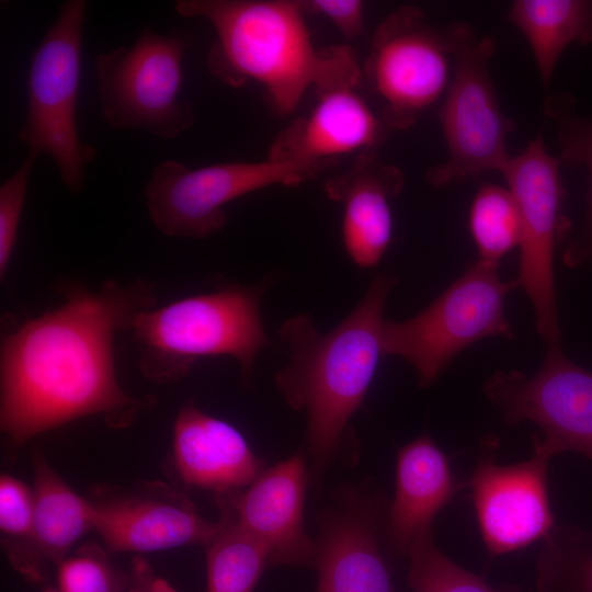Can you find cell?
Listing matches in <instances>:
<instances>
[{
    "instance_id": "603a6c76",
    "label": "cell",
    "mask_w": 592,
    "mask_h": 592,
    "mask_svg": "<svg viewBox=\"0 0 592 592\" xmlns=\"http://www.w3.org/2000/svg\"><path fill=\"white\" fill-rule=\"evenodd\" d=\"M218 528L206 545V592H253L270 566L264 547L218 508Z\"/></svg>"
},
{
    "instance_id": "3957f363",
    "label": "cell",
    "mask_w": 592,
    "mask_h": 592,
    "mask_svg": "<svg viewBox=\"0 0 592 592\" xmlns=\"http://www.w3.org/2000/svg\"><path fill=\"white\" fill-rule=\"evenodd\" d=\"M175 9L213 25L208 71L234 88L260 84L277 115L292 113L309 89L318 93L360 81L350 46L315 47L299 1L179 0Z\"/></svg>"
},
{
    "instance_id": "7402d4cb",
    "label": "cell",
    "mask_w": 592,
    "mask_h": 592,
    "mask_svg": "<svg viewBox=\"0 0 592 592\" xmlns=\"http://www.w3.org/2000/svg\"><path fill=\"white\" fill-rule=\"evenodd\" d=\"M508 18L526 37L546 90L565 48L592 43V1L517 0Z\"/></svg>"
},
{
    "instance_id": "5b68a950",
    "label": "cell",
    "mask_w": 592,
    "mask_h": 592,
    "mask_svg": "<svg viewBox=\"0 0 592 592\" xmlns=\"http://www.w3.org/2000/svg\"><path fill=\"white\" fill-rule=\"evenodd\" d=\"M86 0H68L34 50L27 77L26 119L21 141L37 157L49 156L71 193H79L86 167L96 155L80 140L77 104Z\"/></svg>"
},
{
    "instance_id": "2e32d148",
    "label": "cell",
    "mask_w": 592,
    "mask_h": 592,
    "mask_svg": "<svg viewBox=\"0 0 592 592\" xmlns=\"http://www.w3.org/2000/svg\"><path fill=\"white\" fill-rule=\"evenodd\" d=\"M90 501L93 530L112 553L206 546L218 528V521L203 517L185 494L161 482Z\"/></svg>"
},
{
    "instance_id": "277c9868",
    "label": "cell",
    "mask_w": 592,
    "mask_h": 592,
    "mask_svg": "<svg viewBox=\"0 0 592 592\" xmlns=\"http://www.w3.org/2000/svg\"><path fill=\"white\" fill-rule=\"evenodd\" d=\"M267 285H224L138 314L130 331L140 345L143 375L172 384L187 376L197 360L226 355L238 361L242 382L250 385L254 361L270 345L261 317Z\"/></svg>"
},
{
    "instance_id": "1f68e13d",
    "label": "cell",
    "mask_w": 592,
    "mask_h": 592,
    "mask_svg": "<svg viewBox=\"0 0 592 592\" xmlns=\"http://www.w3.org/2000/svg\"><path fill=\"white\" fill-rule=\"evenodd\" d=\"M132 581L126 592H177L163 578L156 574L146 559L136 556L132 563Z\"/></svg>"
},
{
    "instance_id": "7c38bea8",
    "label": "cell",
    "mask_w": 592,
    "mask_h": 592,
    "mask_svg": "<svg viewBox=\"0 0 592 592\" xmlns=\"http://www.w3.org/2000/svg\"><path fill=\"white\" fill-rule=\"evenodd\" d=\"M449 56L443 31L431 27L415 7L398 8L378 25L365 76L386 128L412 127L441 96L448 83Z\"/></svg>"
},
{
    "instance_id": "d6a6232c",
    "label": "cell",
    "mask_w": 592,
    "mask_h": 592,
    "mask_svg": "<svg viewBox=\"0 0 592 592\" xmlns=\"http://www.w3.org/2000/svg\"><path fill=\"white\" fill-rule=\"evenodd\" d=\"M44 592H61L59 589L58 590H54V589H47L45 590Z\"/></svg>"
},
{
    "instance_id": "ac0fdd59",
    "label": "cell",
    "mask_w": 592,
    "mask_h": 592,
    "mask_svg": "<svg viewBox=\"0 0 592 592\" xmlns=\"http://www.w3.org/2000/svg\"><path fill=\"white\" fill-rule=\"evenodd\" d=\"M173 460L185 483L215 496L247 488L265 469L234 425L204 412L192 400L174 422Z\"/></svg>"
},
{
    "instance_id": "f1b7e54d",
    "label": "cell",
    "mask_w": 592,
    "mask_h": 592,
    "mask_svg": "<svg viewBox=\"0 0 592 592\" xmlns=\"http://www.w3.org/2000/svg\"><path fill=\"white\" fill-rule=\"evenodd\" d=\"M37 156L29 152L18 170L0 186V278L5 277L16 242L29 178Z\"/></svg>"
},
{
    "instance_id": "83f0119b",
    "label": "cell",
    "mask_w": 592,
    "mask_h": 592,
    "mask_svg": "<svg viewBox=\"0 0 592 592\" xmlns=\"http://www.w3.org/2000/svg\"><path fill=\"white\" fill-rule=\"evenodd\" d=\"M61 592H126L132 572L117 568L96 544L82 545L57 565Z\"/></svg>"
},
{
    "instance_id": "7a4b0ae2",
    "label": "cell",
    "mask_w": 592,
    "mask_h": 592,
    "mask_svg": "<svg viewBox=\"0 0 592 592\" xmlns=\"http://www.w3.org/2000/svg\"><path fill=\"white\" fill-rule=\"evenodd\" d=\"M396 283L397 277L377 275L354 309L328 332H320L307 314L289 317L280 328L289 362L275 382L287 405L306 414L309 477L316 491L334 460L356 452L350 420L384 355V309Z\"/></svg>"
},
{
    "instance_id": "4fadbf2b",
    "label": "cell",
    "mask_w": 592,
    "mask_h": 592,
    "mask_svg": "<svg viewBox=\"0 0 592 592\" xmlns=\"http://www.w3.org/2000/svg\"><path fill=\"white\" fill-rule=\"evenodd\" d=\"M387 501L373 487L345 485L319 515L317 592H397L382 550Z\"/></svg>"
},
{
    "instance_id": "44dd1931",
    "label": "cell",
    "mask_w": 592,
    "mask_h": 592,
    "mask_svg": "<svg viewBox=\"0 0 592 592\" xmlns=\"http://www.w3.org/2000/svg\"><path fill=\"white\" fill-rule=\"evenodd\" d=\"M33 469L35 538L47 566L57 567L73 544L93 530V506L60 478L39 451L33 455Z\"/></svg>"
},
{
    "instance_id": "52a82bcc",
    "label": "cell",
    "mask_w": 592,
    "mask_h": 592,
    "mask_svg": "<svg viewBox=\"0 0 592 592\" xmlns=\"http://www.w3.org/2000/svg\"><path fill=\"white\" fill-rule=\"evenodd\" d=\"M443 34L455 70L440 112L447 159L426 172L433 187L463 182L488 170L502 172L510 159L505 137L514 128L501 112L489 72L493 37L479 39L464 22L448 24Z\"/></svg>"
},
{
    "instance_id": "d4e9b609",
    "label": "cell",
    "mask_w": 592,
    "mask_h": 592,
    "mask_svg": "<svg viewBox=\"0 0 592 592\" xmlns=\"http://www.w3.org/2000/svg\"><path fill=\"white\" fill-rule=\"evenodd\" d=\"M470 230L479 260L498 264L521 241V216L511 191L486 184L476 194L470 208Z\"/></svg>"
},
{
    "instance_id": "484cf974",
    "label": "cell",
    "mask_w": 592,
    "mask_h": 592,
    "mask_svg": "<svg viewBox=\"0 0 592 592\" xmlns=\"http://www.w3.org/2000/svg\"><path fill=\"white\" fill-rule=\"evenodd\" d=\"M536 592H592V537L555 527L538 558Z\"/></svg>"
},
{
    "instance_id": "30bf717a",
    "label": "cell",
    "mask_w": 592,
    "mask_h": 592,
    "mask_svg": "<svg viewBox=\"0 0 592 592\" xmlns=\"http://www.w3.org/2000/svg\"><path fill=\"white\" fill-rule=\"evenodd\" d=\"M559 163L538 136L520 155L510 157L501 172L521 216L516 283L532 303L537 331L547 348L560 345L553 262L555 247L569 227L562 214L565 189Z\"/></svg>"
},
{
    "instance_id": "4dcf8cb0",
    "label": "cell",
    "mask_w": 592,
    "mask_h": 592,
    "mask_svg": "<svg viewBox=\"0 0 592 592\" xmlns=\"http://www.w3.org/2000/svg\"><path fill=\"white\" fill-rule=\"evenodd\" d=\"M304 13L320 14L332 22L346 37L358 36L364 29V4L358 0L299 1Z\"/></svg>"
},
{
    "instance_id": "d6986e66",
    "label": "cell",
    "mask_w": 592,
    "mask_h": 592,
    "mask_svg": "<svg viewBox=\"0 0 592 592\" xmlns=\"http://www.w3.org/2000/svg\"><path fill=\"white\" fill-rule=\"evenodd\" d=\"M403 182L402 171L382 162L376 150L361 152L348 171L326 182L329 198L343 204V243L360 267L376 266L385 254L392 232L390 201Z\"/></svg>"
},
{
    "instance_id": "ffe728a7",
    "label": "cell",
    "mask_w": 592,
    "mask_h": 592,
    "mask_svg": "<svg viewBox=\"0 0 592 592\" xmlns=\"http://www.w3.org/2000/svg\"><path fill=\"white\" fill-rule=\"evenodd\" d=\"M459 489L445 454L426 434L403 445L397 455L396 488L388 505L387 547L406 557L432 531V521Z\"/></svg>"
},
{
    "instance_id": "f546056e",
    "label": "cell",
    "mask_w": 592,
    "mask_h": 592,
    "mask_svg": "<svg viewBox=\"0 0 592 592\" xmlns=\"http://www.w3.org/2000/svg\"><path fill=\"white\" fill-rule=\"evenodd\" d=\"M546 112L557 118L560 127V162L567 166L585 164L590 175L589 200L592 209V121L566 117L556 111L545 107Z\"/></svg>"
},
{
    "instance_id": "9a60e30c",
    "label": "cell",
    "mask_w": 592,
    "mask_h": 592,
    "mask_svg": "<svg viewBox=\"0 0 592 592\" xmlns=\"http://www.w3.org/2000/svg\"><path fill=\"white\" fill-rule=\"evenodd\" d=\"M306 459L298 451L265 467L247 488L215 496L217 506L264 547L270 566L315 567L316 544L304 524L310 481Z\"/></svg>"
},
{
    "instance_id": "5bb4252c",
    "label": "cell",
    "mask_w": 592,
    "mask_h": 592,
    "mask_svg": "<svg viewBox=\"0 0 592 592\" xmlns=\"http://www.w3.org/2000/svg\"><path fill=\"white\" fill-rule=\"evenodd\" d=\"M497 447L493 439L485 444L465 483L491 557L546 539L555 530L547 488V467L551 457L533 447L528 459L500 465L496 463Z\"/></svg>"
},
{
    "instance_id": "e0dca14e",
    "label": "cell",
    "mask_w": 592,
    "mask_h": 592,
    "mask_svg": "<svg viewBox=\"0 0 592 592\" xmlns=\"http://www.w3.org/2000/svg\"><path fill=\"white\" fill-rule=\"evenodd\" d=\"M344 84L316 93L309 115L292 122L273 141L269 159L292 162H339L353 151L375 150L385 139V125L360 94Z\"/></svg>"
},
{
    "instance_id": "9c48e42d",
    "label": "cell",
    "mask_w": 592,
    "mask_h": 592,
    "mask_svg": "<svg viewBox=\"0 0 592 592\" xmlns=\"http://www.w3.org/2000/svg\"><path fill=\"white\" fill-rule=\"evenodd\" d=\"M337 164V161L307 163L267 158L191 169L174 160H162L146 184V205L163 235L203 239L226 225L227 203L271 185L296 186Z\"/></svg>"
},
{
    "instance_id": "4316f807",
    "label": "cell",
    "mask_w": 592,
    "mask_h": 592,
    "mask_svg": "<svg viewBox=\"0 0 592 592\" xmlns=\"http://www.w3.org/2000/svg\"><path fill=\"white\" fill-rule=\"evenodd\" d=\"M406 557L412 592H522L515 587H491L483 578L459 567L436 547L432 531L420 537Z\"/></svg>"
},
{
    "instance_id": "ba28073f",
    "label": "cell",
    "mask_w": 592,
    "mask_h": 592,
    "mask_svg": "<svg viewBox=\"0 0 592 592\" xmlns=\"http://www.w3.org/2000/svg\"><path fill=\"white\" fill-rule=\"evenodd\" d=\"M192 46L187 30L162 35L145 27L130 47L100 54L95 70L106 123L118 129H146L162 139L189 129L195 116L180 91L182 62Z\"/></svg>"
},
{
    "instance_id": "8fae6325",
    "label": "cell",
    "mask_w": 592,
    "mask_h": 592,
    "mask_svg": "<svg viewBox=\"0 0 592 592\" xmlns=\"http://www.w3.org/2000/svg\"><path fill=\"white\" fill-rule=\"evenodd\" d=\"M483 389L505 423L530 421L540 429L534 448L549 457L576 452L592 460V372L569 361L560 345L547 348L533 376L500 371Z\"/></svg>"
},
{
    "instance_id": "8992f818",
    "label": "cell",
    "mask_w": 592,
    "mask_h": 592,
    "mask_svg": "<svg viewBox=\"0 0 592 592\" xmlns=\"http://www.w3.org/2000/svg\"><path fill=\"white\" fill-rule=\"evenodd\" d=\"M498 266L478 260L420 314L403 321L385 320L383 354L407 361L419 385L429 387L474 342L492 335L512 338L503 306L517 283L503 282Z\"/></svg>"
},
{
    "instance_id": "6da1fadb",
    "label": "cell",
    "mask_w": 592,
    "mask_h": 592,
    "mask_svg": "<svg viewBox=\"0 0 592 592\" xmlns=\"http://www.w3.org/2000/svg\"><path fill=\"white\" fill-rule=\"evenodd\" d=\"M62 304L5 330L0 348V428L14 445L70 421L102 415L111 428L129 426L155 405L118 384L114 339L153 308L157 286L143 277L106 280L93 292L61 278Z\"/></svg>"
},
{
    "instance_id": "cb8c5ba5",
    "label": "cell",
    "mask_w": 592,
    "mask_h": 592,
    "mask_svg": "<svg viewBox=\"0 0 592 592\" xmlns=\"http://www.w3.org/2000/svg\"><path fill=\"white\" fill-rule=\"evenodd\" d=\"M0 532L13 569L30 581H44L47 563L35 538L33 490L4 474L0 478Z\"/></svg>"
}]
</instances>
